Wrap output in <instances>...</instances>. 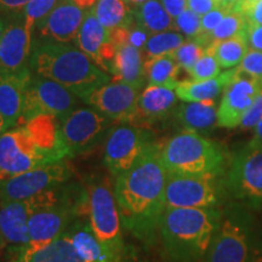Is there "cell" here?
<instances>
[{
	"instance_id": "1",
	"label": "cell",
	"mask_w": 262,
	"mask_h": 262,
	"mask_svg": "<svg viewBox=\"0 0 262 262\" xmlns=\"http://www.w3.org/2000/svg\"><path fill=\"white\" fill-rule=\"evenodd\" d=\"M162 145L152 142L131 168L116 178L114 195L124 227L150 243L165 211L168 172L160 159Z\"/></svg>"
},
{
	"instance_id": "2",
	"label": "cell",
	"mask_w": 262,
	"mask_h": 262,
	"mask_svg": "<svg viewBox=\"0 0 262 262\" xmlns=\"http://www.w3.org/2000/svg\"><path fill=\"white\" fill-rule=\"evenodd\" d=\"M221 219L217 208L165 209L159 233L171 262L203 261Z\"/></svg>"
},
{
	"instance_id": "3",
	"label": "cell",
	"mask_w": 262,
	"mask_h": 262,
	"mask_svg": "<svg viewBox=\"0 0 262 262\" xmlns=\"http://www.w3.org/2000/svg\"><path fill=\"white\" fill-rule=\"evenodd\" d=\"M29 68L83 98L90 91L111 81L107 72L101 70L79 48L63 42L47 41L32 51Z\"/></svg>"
},
{
	"instance_id": "4",
	"label": "cell",
	"mask_w": 262,
	"mask_h": 262,
	"mask_svg": "<svg viewBox=\"0 0 262 262\" xmlns=\"http://www.w3.org/2000/svg\"><path fill=\"white\" fill-rule=\"evenodd\" d=\"M160 159L168 173L222 176L227 155L219 143L185 130L163 143Z\"/></svg>"
},
{
	"instance_id": "5",
	"label": "cell",
	"mask_w": 262,
	"mask_h": 262,
	"mask_svg": "<svg viewBox=\"0 0 262 262\" xmlns=\"http://www.w3.org/2000/svg\"><path fill=\"white\" fill-rule=\"evenodd\" d=\"M88 215L95 235L112 261L117 262L123 251L122 220L114 191L107 179L94 183L88 189Z\"/></svg>"
},
{
	"instance_id": "6",
	"label": "cell",
	"mask_w": 262,
	"mask_h": 262,
	"mask_svg": "<svg viewBox=\"0 0 262 262\" xmlns=\"http://www.w3.org/2000/svg\"><path fill=\"white\" fill-rule=\"evenodd\" d=\"M77 95L56 81L41 75H31L26 90L24 111L18 126L25 125L29 119L39 114H49L62 120L78 103Z\"/></svg>"
},
{
	"instance_id": "7",
	"label": "cell",
	"mask_w": 262,
	"mask_h": 262,
	"mask_svg": "<svg viewBox=\"0 0 262 262\" xmlns=\"http://www.w3.org/2000/svg\"><path fill=\"white\" fill-rule=\"evenodd\" d=\"M216 175L168 173L165 185V209L216 208L221 191Z\"/></svg>"
},
{
	"instance_id": "8",
	"label": "cell",
	"mask_w": 262,
	"mask_h": 262,
	"mask_svg": "<svg viewBox=\"0 0 262 262\" xmlns=\"http://www.w3.org/2000/svg\"><path fill=\"white\" fill-rule=\"evenodd\" d=\"M50 163L56 162L39 149L25 126L0 135V181Z\"/></svg>"
},
{
	"instance_id": "9",
	"label": "cell",
	"mask_w": 262,
	"mask_h": 262,
	"mask_svg": "<svg viewBox=\"0 0 262 262\" xmlns=\"http://www.w3.org/2000/svg\"><path fill=\"white\" fill-rule=\"evenodd\" d=\"M225 186L238 201L262 203V146L250 143L231 158Z\"/></svg>"
},
{
	"instance_id": "10",
	"label": "cell",
	"mask_w": 262,
	"mask_h": 262,
	"mask_svg": "<svg viewBox=\"0 0 262 262\" xmlns=\"http://www.w3.org/2000/svg\"><path fill=\"white\" fill-rule=\"evenodd\" d=\"M54 188L27 199L4 202L0 205V241L3 245L25 247L28 244V221L33 212L58 203Z\"/></svg>"
},
{
	"instance_id": "11",
	"label": "cell",
	"mask_w": 262,
	"mask_h": 262,
	"mask_svg": "<svg viewBox=\"0 0 262 262\" xmlns=\"http://www.w3.org/2000/svg\"><path fill=\"white\" fill-rule=\"evenodd\" d=\"M71 169L64 162H56L28 170L24 173L0 181V202L27 199L67 181Z\"/></svg>"
},
{
	"instance_id": "12",
	"label": "cell",
	"mask_w": 262,
	"mask_h": 262,
	"mask_svg": "<svg viewBox=\"0 0 262 262\" xmlns=\"http://www.w3.org/2000/svg\"><path fill=\"white\" fill-rule=\"evenodd\" d=\"M251 250L250 229L242 215L221 219L203 262H247Z\"/></svg>"
},
{
	"instance_id": "13",
	"label": "cell",
	"mask_w": 262,
	"mask_h": 262,
	"mask_svg": "<svg viewBox=\"0 0 262 262\" xmlns=\"http://www.w3.org/2000/svg\"><path fill=\"white\" fill-rule=\"evenodd\" d=\"M153 141L148 131L135 125L118 126L108 134L104 143V164L118 178L137 162Z\"/></svg>"
},
{
	"instance_id": "14",
	"label": "cell",
	"mask_w": 262,
	"mask_h": 262,
	"mask_svg": "<svg viewBox=\"0 0 262 262\" xmlns=\"http://www.w3.org/2000/svg\"><path fill=\"white\" fill-rule=\"evenodd\" d=\"M112 120L95 108H78L61 120V131L70 157L93 148Z\"/></svg>"
},
{
	"instance_id": "15",
	"label": "cell",
	"mask_w": 262,
	"mask_h": 262,
	"mask_svg": "<svg viewBox=\"0 0 262 262\" xmlns=\"http://www.w3.org/2000/svg\"><path fill=\"white\" fill-rule=\"evenodd\" d=\"M262 85L257 79L234 68L233 77L222 91L220 106L217 107V126L224 129H235L256 97Z\"/></svg>"
},
{
	"instance_id": "16",
	"label": "cell",
	"mask_w": 262,
	"mask_h": 262,
	"mask_svg": "<svg viewBox=\"0 0 262 262\" xmlns=\"http://www.w3.org/2000/svg\"><path fill=\"white\" fill-rule=\"evenodd\" d=\"M140 90L123 81H110L81 98L113 123L131 124L136 113Z\"/></svg>"
},
{
	"instance_id": "17",
	"label": "cell",
	"mask_w": 262,
	"mask_h": 262,
	"mask_svg": "<svg viewBox=\"0 0 262 262\" xmlns=\"http://www.w3.org/2000/svg\"><path fill=\"white\" fill-rule=\"evenodd\" d=\"M74 215V205L61 202L33 212L28 221L29 242L21 248L34 250L63 235Z\"/></svg>"
},
{
	"instance_id": "18",
	"label": "cell",
	"mask_w": 262,
	"mask_h": 262,
	"mask_svg": "<svg viewBox=\"0 0 262 262\" xmlns=\"http://www.w3.org/2000/svg\"><path fill=\"white\" fill-rule=\"evenodd\" d=\"M33 29L21 21L8 22L0 39V74L19 73L29 70Z\"/></svg>"
},
{
	"instance_id": "19",
	"label": "cell",
	"mask_w": 262,
	"mask_h": 262,
	"mask_svg": "<svg viewBox=\"0 0 262 262\" xmlns=\"http://www.w3.org/2000/svg\"><path fill=\"white\" fill-rule=\"evenodd\" d=\"M78 48L86 54L101 70L112 72V63L117 52V45L112 40V34L101 25L91 10H85L83 24L77 38Z\"/></svg>"
},
{
	"instance_id": "20",
	"label": "cell",
	"mask_w": 262,
	"mask_h": 262,
	"mask_svg": "<svg viewBox=\"0 0 262 262\" xmlns=\"http://www.w3.org/2000/svg\"><path fill=\"white\" fill-rule=\"evenodd\" d=\"M112 40L117 45V52L112 63L113 80L123 81L133 85L136 89H142L146 79L145 61L139 48L134 47L127 39L129 28L117 29L111 32Z\"/></svg>"
},
{
	"instance_id": "21",
	"label": "cell",
	"mask_w": 262,
	"mask_h": 262,
	"mask_svg": "<svg viewBox=\"0 0 262 262\" xmlns=\"http://www.w3.org/2000/svg\"><path fill=\"white\" fill-rule=\"evenodd\" d=\"M85 10L74 0H62L38 26L40 34L49 41L68 44L75 40L83 24Z\"/></svg>"
},
{
	"instance_id": "22",
	"label": "cell",
	"mask_w": 262,
	"mask_h": 262,
	"mask_svg": "<svg viewBox=\"0 0 262 262\" xmlns=\"http://www.w3.org/2000/svg\"><path fill=\"white\" fill-rule=\"evenodd\" d=\"M178 102L175 89L160 85H147L137 100L136 113L130 125L150 126L171 112Z\"/></svg>"
},
{
	"instance_id": "23",
	"label": "cell",
	"mask_w": 262,
	"mask_h": 262,
	"mask_svg": "<svg viewBox=\"0 0 262 262\" xmlns=\"http://www.w3.org/2000/svg\"><path fill=\"white\" fill-rule=\"evenodd\" d=\"M31 75V68L19 73L0 74V114L6 130L18 126Z\"/></svg>"
},
{
	"instance_id": "24",
	"label": "cell",
	"mask_w": 262,
	"mask_h": 262,
	"mask_svg": "<svg viewBox=\"0 0 262 262\" xmlns=\"http://www.w3.org/2000/svg\"><path fill=\"white\" fill-rule=\"evenodd\" d=\"M29 135L35 145L47 153L54 162H61L68 155L63 136L61 131V120L49 114H39L25 124Z\"/></svg>"
},
{
	"instance_id": "25",
	"label": "cell",
	"mask_w": 262,
	"mask_h": 262,
	"mask_svg": "<svg viewBox=\"0 0 262 262\" xmlns=\"http://www.w3.org/2000/svg\"><path fill=\"white\" fill-rule=\"evenodd\" d=\"M9 262H85L75 250L71 238L61 235L34 250L10 247Z\"/></svg>"
},
{
	"instance_id": "26",
	"label": "cell",
	"mask_w": 262,
	"mask_h": 262,
	"mask_svg": "<svg viewBox=\"0 0 262 262\" xmlns=\"http://www.w3.org/2000/svg\"><path fill=\"white\" fill-rule=\"evenodd\" d=\"M234 68L224 72L216 78L206 80H183L176 86L175 93L183 102H201L215 100L225 90L233 77Z\"/></svg>"
},
{
	"instance_id": "27",
	"label": "cell",
	"mask_w": 262,
	"mask_h": 262,
	"mask_svg": "<svg viewBox=\"0 0 262 262\" xmlns=\"http://www.w3.org/2000/svg\"><path fill=\"white\" fill-rule=\"evenodd\" d=\"M176 118L186 130H210L217 126V107L215 100L201 102H185L178 108Z\"/></svg>"
},
{
	"instance_id": "28",
	"label": "cell",
	"mask_w": 262,
	"mask_h": 262,
	"mask_svg": "<svg viewBox=\"0 0 262 262\" xmlns=\"http://www.w3.org/2000/svg\"><path fill=\"white\" fill-rule=\"evenodd\" d=\"M72 244L85 262H113L91 229L90 222H79L66 231Z\"/></svg>"
},
{
	"instance_id": "29",
	"label": "cell",
	"mask_w": 262,
	"mask_h": 262,
	"mask_svg": "<svg viewBox=\"0 0 262 262\" xmlns=\"http://www.w3.org/2000/svg\"><path fill=\"white\" fill-rule=\"evenodd\" d=\"M133 15L134 22L146 29L149 34L176 31L175 18H172L168 14L160 0H148L143 4L136 6L133 11Z\"/></svg>"
},
{
	"instance_id": "30",
	"label": "cell",
	"mask_w": 262,
	"mask_h": 262,
	"mask_svg": "<svg viewBox=\"0 0 262 262\" xmlns=\"http://www.w3.org/2000/svg\"><path fill=\"white\" fill-rule=\"evenodd\" d=\"M90 10L110 32L129 28L134 22L133 10L125 0H96Z\"/></svg>"
},
{
	"instance_id": "31",
	"label": "cell",
	"mask_w": 262,
	"mask_h": 262,
	"mask_svg": "<svg viewBox=\"0 0 262 262\" xmlns=\"http://www.w3.org/2000/svg\"><path fill=\"white\" fill-rule=\"evenodd\" d=\"M206 48L214 52L221 68H226V70L234 68L235 66H239L249 51L247 29L232 38L211 42Z\"/></svg>"
},
{
	"instance_id": "32",
	"label": "cell",
	"mask_w": 262,
	"mask_h": 262,
	"mask_svg": "<svg viewBox=\"0 0 262 262\" xmlns=\"http://www.w3.org/2000/svg\"><path fill=\"white\" fill-rule=\"evenodd\" d=\"M181 67L173 60L171 54L162 55L145 61L146 79L148 85H160L176 89L179 85V73Z\"/></svg>"
},
{
	"instance_id": "33",
	"label": "cell",
	"mask_w": 262,
	"mask_h": 262,
	"mask_svg": "<svg viewBox=\"0 0 262 262\" xmlns=\"http://www.w3.org/2000/svg\"><path fill=\"white\" fill-rule=\"evenodd\" d=\"M187 40L185 35L176 31H166L150 34L143 48L147 58H152L162 55L172 54L180 45Z\"/></svg>"
},
{
	"instance_id": "34",
	"label": "cell",
	"mask_w": 262,
	"mask_h": 262,
	"mask_svg": "<svg viewBox=\"0 0 262 262\" xmlns=\"http://www.w3.org/2000/svg\"><path fill=\"white\" fill-rule=\"evenodd\" d=\"M245 29H247V21H245L244 15L242 14L241 10L234 4L232 11L228 15H226L225 18L219 24L217 27L203 40L202 45L206 48L211 42L221 41L225 40V39L232 38L234 35H237L238 33L245 31Z\"/></svg>"
},
{
	"instance_id": "35",
	"label": "cell",
	"mask_w": 262,
	"mask_h": 262,
	"mask_svg": "<svg viewBox=\"0 0 262 262\" xmlns=\"http://www.w3.org/2000/svg\"><path fill=\"white\" fill-rule=\"evenodd\" d=\"M62 0H29L22 12L25 24L28 28L34 31L41 24L42 19L50 14Z\"/></svg>"
},
{
	"instance_id": "36",
	"label": "cell",
	"mask_w": 262,
	"mask_h": 262,
	"mask_svg": "<svg viewBox=\"0 0 262 262\" xmlns=\"http://www.w3.org/2000/svg\"><path fill=\"white\" fill-rule=\"evenodd\" d=\"M205 49L206 48L203 47L202 44H199L198 41H195L194 39H187L182 45H180L172 52L171 56L173 57V60L178 62L181 70L186 71L188 73L192 70L195 62L199 60V57L204 54Z\"/></svg>"
},
{
	"instance_id": "37",
	"label": "cell",
	"mask_w": 262,
	"mask_h": 262,
	"mask_svg": "<svg viewBox=\"0 0 262 262\" xmlns=\"http://www.w3.org/2000/svg\"><path fill=\"white\" fill-rule=\"evenodd\" d=\"M188 74L191 75L192 80L211 79L221 74V66L216 60L214 52L206 48L204 54L195 62Z\"/></svg>"
},
{
	"instance_id": "38",
	"label": "cell",
	"mask_w": 262,
	"mask_h": 262,
	"mask_svg": "<svg viewBox=\"0 0 262 262\" xmlns=\"http://www.w3.org/2000/svg\"><path fill=\"white\" fill-rule=\"evenodd\" d=\"M234 4H222L219 8L211 10L210 12L202 16L201 21V33L196 38H194L195 41H198L199 44H202L203 40L208 37L214 29L217 27L219 24L225 18L226 15H228L232 11ZM205 48V47H204Z\"/></svg>"
},
{
	"instance_id": "39",
	"label": "cell",
	"mask_w": 262,
	"mask_h": 262,
	"mask_svg": "<svg viewBox=\"0 0 262 262\" xmlns=\"http://www.w3.org/2000/svg\"><path fill=\"white\" fill-rule=\"evenodd\" d=\"M201 21L202 16L196 15L192 10L186 9L175 18L176 31L187 39H194L201 33Z\"/></svg>"
},
{
	"instance_id": "40",
	"label": "cell",
	"mask_w": 262,
	"mask_h": 262,
	"mask_svg": "<svg viewBox=\"0 0 262 262\" xmlns=\"http://www.w3.org/2000/svg\"><path fill=\"white\" fill-rule=\"evenodd\" d=\"M239 70L250 74L262 85V52L250 49L238 66Z\"/></svg>"
},
{
	"instance_id": "41",
	"label": "cell",
	"mask_w": 262,
	"mask_h": 262,
	"mask_svg": "<svg viewBox=\"0 0 262 262\" xmlns=\"http://www.w3.org/2000/svg\"><path fill=\"white\" fill-rule=\"evenodd\" d=\"M235 5L244 15L248 26L262 25V0H241Z\"/></svg>"
},
{
	"instance_id": "42",
	"label": "cell",
	"mask_w": 262,
	"mask_h": 262,
	"mask_svg": "<svg viewBox=\"0 0 262 262\" xmlns=\"http://www.w3.org/2000/svg\"><path fill=\"white\" fill-rule=\"evenodd\" d=\"M262 119V89L258 91L256 97L254 98L253 103L248 110L239 127L243 130H254L257 123Z\"/></svg>"
},
{
	"instance_id": "43",
	"label": "cell",
	"mask_w": 262,
	"mask_h": 262,
	"mask_svg": "<svg viewBox=\"0 0 262 262\" xmlns=\"http://www.w3.org/2000/svg\"><path fill=\"white\" fill-rule=\"evenodd\" d=\"M226 3L221 0H187V9L192 10L196 15L204 16Z\"/></svg>"
},
{
	"instance_id": "44",
	"label": "cell",
	"mask_w": 262,
	"mask_h": 262,
	"mask_svg": "<svg viewBox=\"0 0 262 262\" xmlns=\"http://www.w3.org/2000/svg\"><path fill=\"white\" fill-rule=\"evenodd\" d=\"M28 2L29 0H0V15H21Z\"/></svg>"
},
{
	"instance_id": "45",
	"label": "cell",
	"mask_w": 262,
	"mask_h": 262,
	"mask_svg": "<svg viewBox=\"0 0 262 262\" xmlns=\"http://www.w3.org/2000/svg\"><path fill=\"white\" fill-rule=\"evenodd\" d=\"M149 33L146 31V29H143L142 27H140L139 25L135 24V27L134 28H130L129 27V34H127V39H129V41L131 44L134 45V47L139 48L140 50L143 48H145L146 42H147V39L149 38Z\"/></svg>"
},
{
	"instance_id": "46",
	"label": "cell",
	"mask_w": 262,
	"mask_h": 262,
	"mask_svg": "<svg viewBox=\"0 0 262 262\" xmlns=\"http://www.w3.org/2000/svg\"><path fill=\"white\" fill-rule=\"evenodd\" d=\"M247 37L249 48L262 52V25L261 26H248Z\"/></svg>"
},
{
	"instance_id": "47",
	"label": "cell",
	"mask_w": 262,
	"mask_h": 262,
	"mask_svg": "<svg viewBox=\"0 0 262 262\" xmlns=\"http://www.w3.org/2000/svg\"><path fill=\"white\" fill-rule=\"evenodd\" d=\"M160 3L172 18H176L187 9V0H160Z\"/></svg>"
},
{
	"instance_id": "48",
	"label": "cell",
	"mask_w": 262,
	"mask_h": 262,
	"mask_svg": "<svg viewBox=\"0 0 262 262\" xmlns=\"http://www.w3.org/2000/svg\"><path fill=\"white\" fill-rule=\"evenodd\" d=\"M247 262H262V245L256 244L251 248Z\"/></svg>"
},
{
	"instance_id": "49",
	"label": "cell",
	"mask_w": 262,
	"mask_h": 262,
	"mask_svg": "<svg viewBox=\"0 0 262 262\" xmlns=\"http://www.w3.org/2000/svg\"><path fill=\"white\" fill-rule=\"evenodd\" d=\"M255 136L253 142H250L251 145H256V146H262V119L257 123V125L255 126Z\"/></svg>"
},
{
	"instance_id": "50",
	"label": "cell",
	"mask_w": 262,
	"mask_h": 262,
	"mask_svg": "<svg viewBox=\"0 0 262 262\" xmlns=\"http://www.w3.org/2000/svg\"><path fill=\"white\" fill-rule=\"evenodd\" d=\"M74 2L79 6H81L84 10H89L96 3V0H74Z\"/></svg>"
},
{
	"instance_id": "51",
	"label": "cell",
	"mask_w": 262,
	"mask_h": 262,
	"mask_svg": "<svg viewBox=\"0 0 262 262\" xmlns=\"http://www.w3.org/2000/svg\"><path fill=\"white\" fill-rule=\"evenodd\" d=\"M125 2L127 3V4H129L130 8H131V6H133V8H136V6L143 4V3L148 2V0H125Z\"/></svg>"
},
{
	"instance_id": "52",
	"label": "cell",
	"mask_w": 262,
	"mask_h": 262,
	"mask_svg": "<svg viewBox=\"0 0 262 262\" xmlns=\"http://www.w3.org/2000/svg\"><path fill=\"white\" fill-rule=\"evenodd\" d=\"M6 25H8V22L5 21V18L3 17L2 15H0V39H2V37H3V33H4V31H5Z\"/></svg>"
},
{
	"instance_id": "53",
	"label": "cell",
	"mask_w": 262,
	"mask_h": 262,
	"mask_svg": "<svg viewBox=\"0 0 262 262\" xmlns=\"http://www.w3.org/2000/svg\"><path fill=\"white\" fill-rule=\"evenodd\" d=\"M5 131H8L6 130L5 120H4V118L2 117V114H0V135H2V134H4Z\"/></svg>"
},
{
	"instance_id": "54",
	"label": "cell",
	"mask_w": 262,
	"mask_h": 262,
	"mask_svg": "<svg viewBox=\"0 0 262 262\" xmlns=\"http://www.w3.org/2000/svg\"><path fill=\"white\" fill-rule=\"evenodd\" d=\"M221 2L226 3V4H235V3L241 2V0H221Z\"/></svg>"
}]
</instances>
